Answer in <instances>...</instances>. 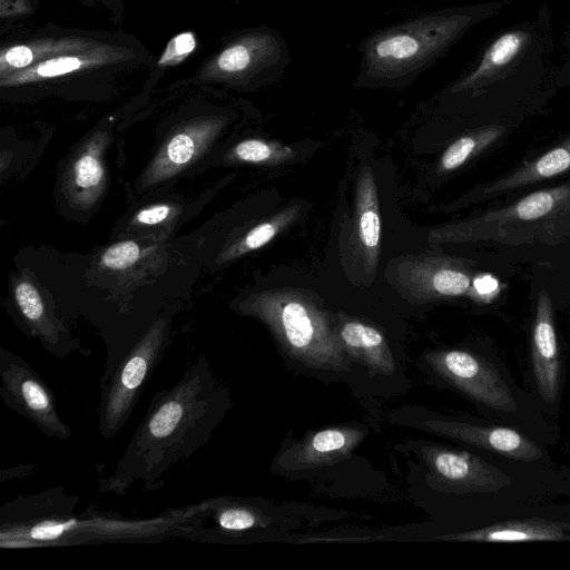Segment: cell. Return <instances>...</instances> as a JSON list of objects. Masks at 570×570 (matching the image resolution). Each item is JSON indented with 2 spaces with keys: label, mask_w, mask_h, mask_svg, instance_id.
I'll use <instances>...</instances> for the list:
<instances>
[{
  "label": "cell",
  "mask_w": 570,
  "mask_h": 570,
  "mask_svg": "<svg viewBox=\"0 0 570 570\" xmlns=\"http://www.w3.org/2000/svg\"><path fill=\"white\" fill-rule=\"evenodd\" d=\"M228 407L227 392L209 362L199 356L169 387L156 392L112 473L99 493L125 495L134 483L157 490L163 476L178 462L203 448Z\"/></svg>",
  "instance_id": "1"
},
{
  "label": "cell",
  "mask_w": 570,
  "mask_h": 570,
  "mask_svg": "<svg viewBox=\"0 0 570 570\" xmlns=\"http://www.w3.org/2000/svg\"><path fill=\"white\" fill-rule=\"evenodd\" d=\"M78 497L67 495L62 488L48 489L18 497L0 510V547L2 549L57 547L109 541H155L183 537L189 520V508L170 509L142 520L86 510L75 513Z\"/></svg>",
  "instance_id": "2"
},
{
  "label": "cell",
  "mask_w": 570,
  "mask_h": 570,
  "mask_svg": "<svg viewBox=\"0 0 570 570\" xmlns=\"http://www.w3.org/2000/svg\"><path fill=\"white\" fill-rule=\"evenodd\" d=\"M513 0H495L424 12L367 36L357 47L354 87L395 89L415 81L474 26Z\"/></svg>",
  "instance_id": "3"
},
{
  "label": "cell",
  "mask_w": 570,
  "mask_h": 570,
  "mask_svg": "<svg viewBox=\"0 0 570 570\" xmlns=\"http://www.w3.org/2000/svg\"><path fill=\"white\" fill-rule=\"evenodd\" d=\"M552 48L551 16L542 7L535 17L490 37L441 98L452 106L518 105L534 96L548 78L557 77Z\"/></svg>",
  "instance_id": "4"
},
{
  "label": "cell",
  "mask_w": 570,
  "mask_h": 570,
  "mask_svg": "<svg viewBox=\"0 0 570 570\" xmlns=\"http://www.w3.org/2000/svg\"><path fill=\"white\" fill-rule=\"evenodd\" d=\"M154 55L134 35L115 32L105 41L42 60L0 78L2 98L110 95L126 82L149 80Z\"/></svg>",
  "instance_id": "5"
},
{
  "label": "cell",
  "mask_w": 570,
  "mask_h": 570,
  "mask_svg": "<svg viewBox=\"0 0 570 570\" xmlns=\"http://www.w3.org/2000/svg\"><path fill=\"white\" fill-rule=\"evenodd\" d=\"M268 326L288 355L306 366L350 372L351 363L337 330L304 291L278 288L249 296L240 306Z\"/></svg>",
  "instance_id": "6"
},
{
  "label": "cell",
  "mask_w": 570,
  "mask_h": 570,
  "mask_svg": "<svg viewBox=\"0 0 570 570\" xmlns=\"http://www.w3.org/2000/svg\"><path fill=\"white\" fill-rule=\"evenodd\" d=\"M291 60L288 45L276 29L250 27L226 37L189 77L169 88L220 86L255 90L278 80Z\"/></svg>",
  "instance_id": "7"
},
{
  "label": "cell",
  "mask_w": 570,
  "mask_h": 570,
  "mask_svg": "<svg viewBox=\"0 0 570 570\" xmlns=\"http://www.w3.org/2000/svg\"><path fill=\"white\" fill-rule=\"evenodd\" d=\"M169 320L155 321L121 361L115 373L100 383L98 431L115 438L129 421L139 397L169 344Z\"/></svg>",
  "instance_id": "8"
},
{
  "label": "cell",
  "mask_w": 570,
  "mask_h": 570,
  "mask_svg": "<svg viewBox=\"0 0 570 570\" xmlns=\"http://www.w3.org/2000/svg\"><path fill=\"white\" fill-rule=\"evenodd\" d=\"M0 397L46 436L68 440L71 428L58 413L53 391L19 355L0 350Z\"/></svg>",
  "instance_id": "9"
},
{
  "label": "cell",
  "mask_w": 570,
  "mask_h": 570,
  "mask_svg": "<svg viewBox=\"0 0 570 570\" xmlns=\"http://www.w3.org/2000/svg\"><path fill=\"white\" fill-rule=\"evenodd\" d=\"M111 33L47 24L31 32L10 36L1 42L0 78L58 55L96 46Z\"/></svg>",
  "instance_id": "10"
},
{
  "label": "cell",
  "mask_w": 570,
  "mask_h": 570,
  "mask_svg": "<svg viewBox=\"0 0 570 570\" xmlns=\"http://www.w3.org/2000/svg\"><path fill=\"white\" fill-rule=\"evenodd\" d=\"M430 365L471 399L503 412H515L517 403L500 374L479 357L458 350L433 352Z\"/></svg>",
  "instance_id": "11"
},
{
  "label": "cell",
  "mask_w": 570,
  "mask_h": 570,
  "mask_svg": "<svg viewBox=\"0 0 570 570\" xmlns=\"http://www.w3.org/2000/svg\"><path fill=\"white\" fill-rule=\"evenodd\" d=\"M229 121L223 114L196 116L175 131L147 168L142 186L168 179L200 156Z\"/></svg>",
  "instance_id": "12"
},
{
  "label": "cell",
  "mask_w": 570,
  "mask_h": 570,
  "mask_svg": "<svg viewBox=\"0 0 570 570\" xmlns=\"http://www.w3.org/2000/svg\"><path fill=\"white\" fill-rule=\"evenodd\" d=\"M421 456L440 483L453 492H498L511 479L483 459L436 445L421 446Z\"/></svg>",
  "instance_id": "13"
},
{
  "label": "cell",
  "mask_w": 570,
  "mask_h": 570,
  "mask_svg": "<svg viewBox=\"0 0 570 570\" xmlns=\"http://www.w3.org/2000/svg\"><path fill=\"white\" fill-rule=\"evenodd\" d=\"M423 429L512 460L532 462L542 456L540 448L518 431L504 426H480L458 421L428 420Z\"/></svg>",
  "instance_id": "14"
},
{
  "label": "cell",
  "mask_w": 570,
  "mask_h": 570,
  "mask_svg": "<svg viewBox=\"0 0 570 570\" xmlns=\"http://www.w3.org/2000/svg\"><path fill=\"white\" fill-rule=\"evenodd\" d=\"M363 438L364 432L357 428L325 429L288 449L279 464L289 471L332 464L350 455Z\"/></svg>",
  "instance_id": "15"
},
{
  "label": "cell",
  "mask_w": 570,
  "mask_h": 570,
  "mask_svg": "<svg viewBox=\"0 0 570 570\" xmlns=\"http://www.w3.org/2000/svg\"><path fill=\"white\" fill-rule=\"evenodd\" d=\"M532 366L542 399L553 403L559 391V358L552 312L546 293L539 296L532 337Z\"/></svg>",
  "instance_id": "16"
},
{
  "label": "cell",
  "mask_w": 570,
  "mask_h": 570,
  "mask_svg": "<svg viewBox=\"0 0 570 570\" xmlns=\"http://www.w3.org/2000/svg\"><path fill=\"white\" fill-rule=\"evenodd\" d=\"M367 271L377 265L381 244V215L373 171L364 167L358 175L352 236Z\"/></svg>",
  "instance_id": "17"
},
{
  "label": "cell",
  "mask_w": 570,
  "mask_h": 570,
  "mask_svg": "<svg viewBox=\"0 0 570 570\" xmlns=\"http://www.w3.org/2000/svg\"><path fill=\"white\" fill-rule=\"evenodd\" d=\"M569 531L568 524L542 519H523L499 522L468 532L446 534L436 540L464 542L562 541L570 539Z\"/></svg>",
  "instance_id": "18"
},
{
  "label": "cell",
  "mask_w": 570,
  "mask_h": 570,
  "mask_svg": "<svg viewBox=\"0 0 570 570\" xmlns=\"http://www.w3.org/2000/svg\"><path fill=\"white\" fill-rule=\"evenodd\" d=\"M338 336L348 353L372 372L391 374L395 363L383 334L373 326L355 320L341 321Z\"/></svg>",
  "instance_id": "19"
},
{
  "label": "cell",
  "mask_w": 570,
  "mask_h": 570,
  "mask_svg": "<svg viewBox=\"0 0 570 570\" xmlns=\"http://www.w3.org/2000/svg\"><path fill=\"white\" fill-rule=\"evenodd\" d=\"M405 272L402 283L417 297L458 296L470 286V278L463 272L428 259L409 263Z\"/></svg>",
  "instance_id": "20"
},
{
  "label": "cell",
  "mask_w": 570,
  "mask_h": 570,
  "mask_svg": "<svg viewBox=\"0 0 570 570\" xmlns=\"http://www.w3.org/2000/svg\"><path fill=\"white\" fill-rule=\"evenodd\" d=\"M107 142L105 131H99L88 141L72 164L70 190L73 199L82 205H90L105 181L102 149Z\"/></svg>",
  "instance_id": "21"
},
{
  "label": "cell",
  "mask_w": 570,
  "mask_h": 570,
  "mask_svg": "<svg viewBox=\"0 0 570 570\" xmlns=\"http://www.w3.org/2000/svg\"><path fill=\"white\" fill-rule=\"evenodd\" d=\"M299 210V206H292L255 225L227 248L223 259L230 261L265 246L296 219Z\"/></svg>",
  "instance_id": "22"
},
{
  "label": "cell",
  "mask_w": 570,
  "mask_h": 570,
  "mask_svg": "<svg viewBox=\"0 0 570 570\" xmlns=\"http://www.w3.org/2000/svg\"><path fill=\"white\" fill-rule=\"evenodd\" d=\"M295 156V151L285 145L265 139L249 138L239 141L228 154L233 161L248 164L275 165L284 163Z\"/></svg>",
  "instance_id": "23"
},
{
  "label": "cell",
  "mask_w": 570,
  "mask_h": 570,
  "mask_svg": "<svg viewBox=\"0 0 570 570\" xmlns=\"http://www.w3.org/2000/svg\"><path fill=\"white\" fill-rule=\"evenodd\" d=\"M570 167V146L558 147L539 158L534 165L523 173L511 177L501 183L495 189H503L520 184H525L532 179L547 178L563 173Z\"/></svg>",
  "instance_id": "24"
},
{
  "label": "cell",
  "mask_w": 570,
  "mask_h": 570,
  "mask_svg": "<svg viewBox=\"0 0 570 570\" xmlns=\"http://www.w3.org/2000/svg\"><path fill=\"white\" fill-rule=\"evenodd\" d=\"M197 42L193 32H184L173 38L165 51L163 52L159 60H156V65L149 77V85L156 82L161 77L167 68L176 66L185 60L190 52L196 48Z\"/></svg>",
  "instance_id": "25"
},
{
  "label": "cell",
  "mask_w": 570,
  "mask_h": 570,
  "mask_svg": "<svg viewBox=\"0 0 570 570\" xmlns=\"http://www.w3.org/2000/svg\"><path fill=\"white\" fill-rule=\"evenodd\" d=\"M140 256L137 243L125 240L110 246L101 256V264L114 271L126 269L134 265Z\"/></svg>",
  "instance_id": "26"
},
{
  "label": "cell",
  "mask_w": 570,
  "mask_h": 570,
  "mask_svg": "<svg viewBox=\"0 0 570 570\" xmlns=\"http://www.w3.org/2000/svg\"><path fill=\"white\" fill-rule=\"evenodd\" d=\"M475 146L476 140L473 136H463L453 141L441 157V169L446 171L460 167L470 157Z\"/></svg>",
  "instance_id": "27"
},
{
  "label": "cell",
  "mask_w": 570,
  "mask_h": 570,
  "mask_svg": "<svg viewBox=\"0 0 570 570\" xmlns=\"http://www.w3.org/2000/svg\"><path fill=\"white\" fill-rule=\"evenodd\" d=\"M554 200L550 193L539 191L523 198L517 205V214L521 219L530 220L548 214Z\"/></svg>",
  "instance_id": "28"
},
{
  "label": "cell",
  "mask_w": 570,
  "mask_h": 570,
  "mask_svg": "<svg viewBox=\"0 0 570 570\" xmlns=\"http://www.w3.org/2000/svg\"><path fill=\"white\" fill-rule=\"evenodd\" d=\"M38 0H0V18L2 22H11L36 12Z\"/></svg>",
  "instance_id": "29"
},
{
  "label": "cell",
  "mask_w": 570,
  "mask_h": 570,
  "mask_svg": "<svg viewBox=\"0 0 570 570\" xmlns=\"http://www.w3.org/2000/svg\"><path fill=\"white\" fill-rule=\"evenodd\" d=\"M171 212V206L167 204H157L139 210L135 216V220L144 225H156L166 220Z\"/></svg>",
  "instance_id": "30"
},
{
  "label": "cell",
  "mask_w": 570,
  "mask_h": 570,
  "mask_svg": "<svg viewBox=\"0 0 570 570\" xmlns=\"http://www.w3.org/2000/svg\"><path fill=\"white\" fill-rule=\"evenodd\" d=\"M87 7H104L117 20L121 21L125 12L124 0H79Z\"/></svg>",
  "instance_id": "31"
},
{
  "label": "cell",
  "mask_w": 570,
  "mask_h": 570,
  "mask_svg": "<svg viewBox=\"0 0 570 570\" xmlns=\"http://www.w3.org/2000/svg\"><path fill=\"white\" fill-rule=\"evenodd\" d=\"M474 287L480 294H489L498 288L495 278L484 275L474 281Z\"/></svg>",
  "instance_id": "32"
},
{
  "label": "cell",
  "mask_w": 570,
  "mask_h": 570,
  "mask_svg": "<svg viewBox=\"0 0 570 570\" xmlns=\"http://www.w3.org/2000/svg\"><path fill=\"white\" fill-rule=\"evenodd\" d=\"M556 82L558 83V86H570V42L568 46V52L564 63L557 71Z\"/></svg>",
  "instance_id": "33"
}]
</instances>
